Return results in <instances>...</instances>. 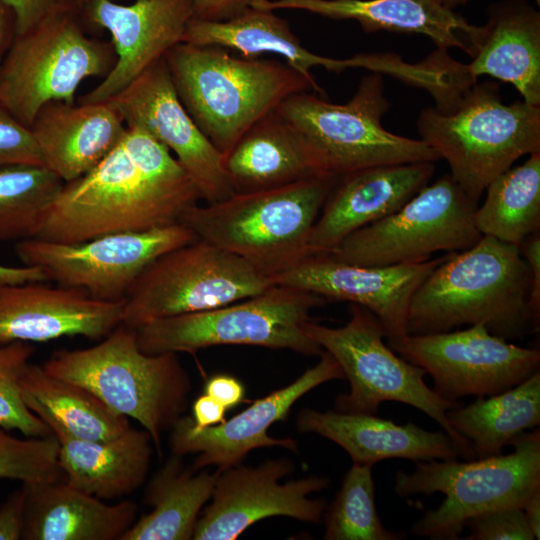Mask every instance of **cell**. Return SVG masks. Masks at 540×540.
I'll return each instance as SVG.
<instances>
[{
  "label": "cell",
  "instance_id": "6da1fadb",
  "mask_svg": "<svg viewBox=\"0 0 540 540\" xmlns=\"http://www.w3.org/2000/svg\"><path fill=\"white\" fill-rule=\"evenodd\" d=\"M200 192L168 148L127 126L120 143L87 174L64 183L33 238L80 243L107 234L179 223Z\"/></svg>",
  "mask_w": 540,
  "mask_h": 540
},
{
  "label": "cell",
  "instance_id": "7a4b0ae2",
  "mask_svg": "<svg viewBox=\"0 0 540 540\" xmlns=\"http://www.w3.org/2000/svg\"><path fill=\"white\" fill-rule=\"evenodd\" d=\"M530 269L514 244L482 236L452 252L414 292L407 335L484 324L494 335L516 339L537 327L529 309ZM538 328V327H537Z\"/></svg>",
  "mask_w": 540,
  "mask_h": 540
},
{
  "label": "cell",
  "instance_id": "3957f363",
  "mask_svg": "<svg viewBox=\"0 0 540 540\" xmlns=\"http://www.w3.org/2000/svg\"><path fill=\"white\" fill-rule=\"evenodd\" d=\"M164 59L184 108L222 155L289 96L324 95L315 79L287 63L240 58L219 46L182 42Z\"/></svg>",
  "mask_w": 540,
  "mask_h": 540
},
{
  "label": "cell",
  "instance_id": "277c9868",
  "mask_svg": "<svg viewBox=\"0 0 540 540\" xmlns=\"http://www.w3.org/2000/svg\"><path fill=\"white\" fill-rule=\"evenodd\" d=\"M338 177L232 196L188 209L179 223L197 239L233 253L272 279L311 256L309 238Z\"/></svg>",
  "mask_w": 540,
  "mask_h": 540
},
{
  "label": "cell",
  "instance_id": "5b68a950",
  "mask_svg": "<svg viewBox=\"0 0 540 540\" xmlns=\"http://www.w3.org/2000/svg\"><path fill=\"white\" fill-rule=\"evenodd\" d=\"M42 367L136 420L150 434L159 457L162 434L184 414L192 387L176 353L143 352L136 330L122 323L91 347L55 351Z\"/></svg>",
  "mask_w": 540,
  "mask_h": 540
},
{
  "label": "cell",
  "instance_id": "8992f818",
  "mask_svg": "<svg viewBox=\"0 0 540 540\" xmlns=\"http://www.w3.org/2000/svg\"><path fill=\"white\" fill-rule=\"evenodd\" d=\"M416 128L476 202L519 158L540 151V106L522 99L505 104L489 81H476L444 110L423 108Z\"/></svg>",
  "mask_w": 540,
  "mask_h": 540
},
{
  "label": "cell",
  "instance_id": "52a82bcc",
  "mask_svg": "<svg viewBox=\"0 0 540 540\" xmlns=\"http://www.w3.org/2000/svg\"><path fill=\"white\" fill-rule=\"evenodd\" d=\"M509 445L514 451L458 462H416L411 473L397 471L394 492L400 498L430 496L444 500L428 510L411 528L419 537L456 540L471 517L497 508L521 507L540 486V431H525Z\"/></svg>",
  "mask_w": 540,
  "mask_h": 540
},
{
  "label": "cell",
  "instance_id": "ba28073f",
  "mask_svg": "<svg viewBox=\"0 0 540 540\" xmlns=\"http://www.w3.org/2000/svg\"><path fill=\"white\" fill-rule=\"evenodd\" d=\"M316 94H293L276 111L300 135L320 173L339 177L372 166L440 159L421 139L383 127L381 119L390 103L382 74L370 72L362 77L344 104L331 103Z\"/></svg>",
  "mask_w": 540,
  "mask_h": 540
},
{
  "label": "cell",
  "instance_id": "9c48e42d",
  "mask_svg": "<svg viewBox=\"0 0 540 540\" xmlns=\"http://www.w3.org/2000/svg\"><path fill=\"white\" fill-rule=\"evenodd\" d=\"M303 329L334 357L349 382L348 392L335 399V411L374 415L383 402L404 403L436 421L450 436L461 457L474 459L470 444L451 428L446 416L461 403L436 394L424 381L426 371L399 356L384 342L385 331L372 312L351 303L349 320L343 326L327 327L310 320Z\"/></svg>",
  "mask_w": 540,
  "mask_h": 540
},
{
  "label": "cell",
  "instance_id": "30bf717a",
  "mask_svg": "<svg viewBox=\"0 0 540 540\" xmlns=\"http://www.w3.org/2000/svg\"><path fill=\"white\" fill-rule=\"evenodd\" d=\"M327 301L294 287L273 284L253 297L207 311L147 322L135 328L147 354L195 353L218 345L288 349L320 356L324 350L304 332L310 312Z\"/></svg>",
  "mask_w": 540,
  "mask_h": 540
},
{
  "label": "cell",
  "instance_id": "8fae6325",
  "mask_svg": "<svg viewBox=\"0 0 540 540\" xmlns=\"http://www.w3.org/2000/svg\"><path fill=\"white\" fill-rule=\"evenodd\" d=\"M77 11H59L15 36L0 64V104L29 127L51 101L74 104L80 84L104 78L116 55L81 28Z\"/></svg>",
  "mask_w": 540,
  "mask_h": 540
},
{
  "label": "cell",
  "instance_id": "7c38bea8",
  "mask_svg": "<svg viewBox=\"0 0 540 540\" xmlns=\"http://www.w3.org/2000/svg\"><path fill=\"white\" fill-rule=\"evenodd\" d=\"M274 283L239 256L202 240L152 261L124 299L121 323L147 322L218 308L253 297Z\"/></svg>",
  "mask_w": 540,
  "mask_h": 540
},
{
  "label": "cell",
  "instance_id": "4fadbf2b",
  "mask_svg": "<svg viewBox=\"0 0 540 540\" xmlns=\"http://www.w3.org/2000/svg\"><path fill=\"white\" fill-rule=\"evenodd\" d=\"M478 205L445 174L325 255L351 264L390 266L424 262L438 251H462L482 237L474 223Z\"/></svg>",
  "mask_w": 540,
  "mask_h": 540
},
{
  "label": "cell",
  "instance_id": "5bb4252c",
  "mask_svg": "<svg viewBox=\"0 0 540 540\" xmlns=\"http://www.w3.org/2000/svg\"><path fill=\"white\" fill-rule=\"evenodd\" d=\"M195 240L188 227L176 223L80 243L29 238L18 241L15 252L24 265L40 268L47 281L82 290L97 300L118 302L152 261Z\"/></svg>",
  "mask_w": 540,
  "mask_h": 540
},
{
  "label": "cell",
  "instance_id": "9a60e30c",
  "mask_svg": "<svg viewBox=\"0 0 540 540\" xmlns=\"http://www.w3.org/2000/svg\"><path fill=\"white\" fill-rule=\"evenodd\" d=\"M399 356L423 368L433 390L449 401L503 392L540 370V352L492 334L484 324L465 330L406 335L387 342Z\"/></svg>",
  "mask_w": 540,
  "mask_h": 540
},
{
  "label": "cell",
  "instance_id": "2e32d148",
  "mask_svg": "<svg viewBox=\"0 0 540 540\" xmlns=\"http://www.w3.org/2000/svg\"><path fill=\"white\" fill-rule=\"evenodd\" d=\"M293 469L290 460L281 458L218 470L212 501L199 516L192 539L235 540L254 523L273 516L319 523L326 504L309 495L326 489L330 480L312 475L280 483Z\"/></svg>",
  "mask_w": 540,
  "mask_h": 540
},
{
  "label": "cell",
  "instance_id": "e0dca14e",
  "mask_svg": "<svg viewBox=\"0 0 540 540\" xmlns=\"http://www.w3.org/2000/svg\"><path fill=\"white\" fill-rule=\"evenodd\" d=\"M126 126L139 127L163 144L196 184L201 199L214 203L234 194L223 155L181 103L164 57L110 99Z\"/></svg>",
  "mask_w": 540,
  "mask_h": 540
},
{
  "label": "cell",
  "instance_id": "ac0fdd59",
  "mask_svg": "<svg viewBox=\"0 0 540 540\" xmlns=\"http://www.w3.org/2000/svg\"><path fill=\"white\" fill-rule=\"evenodd\" d=\"M345 379L339 363L324 351L319 362L294 382L257 399L249 407L223 423L196 428L191 415H182L171 427V453L195 455L192 468L215 467L222 471L241 464L255 449L283 447L297 451L292 438H275L269 427L287 418L292 406L306 393L326 382Z\"/></svg>",
  "mask_w": 540,
  "mask_h": 540
},
{
  "label": "cell",
  "instance_id": "d6986e66",
  "mask_svg": "<svg viewBox=\"0 0 540 540\" xmlns=\"http://www.w3.org/2000/svg\"><path fill=\"white\" fill-rule=\"evenodd\" d=\"M446 257L415 264L364 266L328 255H311L271 281L311 292L326 301H347L365 307L380 321L390 342L407 335L411 298Z\"/></svg>",
  "mask_w": 540,
  "mask_h": 540
},
{
  "label": "cell",
  "instance_id": "ffe728a7",
  "mask_svg": "<svg viewBox=\"0 0 540 540\" xmlns=\"http://www.w3.org/2000/svg\"><path fill=\"white\" fill-rule=\"evenodd\" d=\"M88 21L111 35L116 61L101 82L79 103L105 101L183 42L193 18L192 0H135L129 5L90 0L82 11Z\"/></svg>",
  "mask_w": 540,
  "mask_h": 540
},
{
  "label": "cell",
  "instance_id": "44dd1931",
  "mask_svg": "<svg viewBox=\"0 0 540 540\" xmlns=\"http://www.w3.org/2000/svg\"><path fill=\"white\" fill-rule=\"evenodd\" d=\"M45 281L0 283V346L82 336L101 340L121 323L123 301Z\"/></svg>",
  "mask_w": 540,
  "mask_h": 540
},
{
  "label": "cell",
  "instance_id": "7402d4cb",
  "mask_svg": "<svg viewBox=\"0 0 540 540\" xmlns=\"http://www.w3.org/2000/svg\"><path fill=\"white\" fill-rule=\"evenodd\" d=\"M433 162L378 165L337 178L312 228L311 255H325L354 231L399 210L433 176Z\"/></svg>",
  "mask_w": 540,
  "mask_h": 540
},
{
  "label": "cell",
  "instance_id": "603a6c76",
  "mask_svg": "<svg viewBox=\"0 0 540 540\" xmlns=\"http://www.w3.org/2000/svg\"><path fill=\"white\" fill-rule=\"evenodd\" d=\"M464 64L477 81L488 75L513 85L530 105L540 106V13L525 0H501L469 38Z\"/></svg>",
  "mask_w": 540,
  "mask_h": 540
},
{
  "label": "cell",
  "instance_id": "cb8c5ba5",
  "mask_svg": "<svg viewBox=\"0 0 540 540\" xmlns=\"http://www.w3.org/2000/svg\"><path fill=\"white\" fill-rule=\"evenodd\" d=\"M126 129L111 100L78 104L51 101L30 126L43 165L64 183L95 168L120 143Z\"/></svg>",
  "mask_w": 540,
  "mask_h": 540
},
{
  "label": "cell",
  "instance_id": "d4e9b609",
  "mask_svg": "<svg viewBox=\"0 0 540 540\" xmlns=\"http://www.w3.org/2000/svg\"><path fill=\"white\" fill-rule=\"evenodd\" d=\"M301 433L320 435L343 448L355 464L391 458L414 461L453 460L460 455L444 431L425 430L412 422L397 424L376 414H354L306 408L297 415Z\"/></svg>",
  "mask_w": 540,
  "mask_h": 540
},
{
  "label": "cell",
  "instance_id": "484cf974",
  "mask_svg": "<svg viewBox=\"0 0 540 540\" xmlns=\"http://www.w3.org/2000/svg\"><path fill=\"white\" fill-rule=\"evenodd\" d=\"M260 9H297L333 20H354L366 33L389 31L427 36L438 50L467 53L471 25L440 0H251Z\"/></svg>",
  "mask_w": 540,
  "mask_h": 540
},
{
  "label": "cell",
  "instance_id": "4316f807",
  "mask_svg": "<svg viewBox=\"0 0 540 540\" xmlns=\"http://www.w3.org/2000/svg\"><path fill=\"white\" fill-rule=\"evenodd\" d=\"M24 540H120L133 525L137 505L107 504L66 482L22 484Z\"/></svg>",
  "mask_w": 540,
  "mask_h": 540
},
{
  "label": "cell",
  "instance_id": "83f0119b",
  "mask_svg": "<svg viewBox=\"0 0 540 540\" xmlns=\"http://www.w3.org/2000/svg\"><path fill=\"white\" fill-rule=\"evenodd\" d=\"M65 482L101 500L136 491L147 479L153 453L150 434L132 426L110 440H85L52 428Z\"/></svg>",
  "mask_w": 540,
  "mask_h": 540
},
{
  "label": "cell",
  "instance_id": "f1b7e54d",
  "mask_svg": "<svg viewBox=\"0 0 540 540\" xmlns=\"http://www.w3.org/2000/svg\"><path fill=\"white\" fill-rule=\"evenodd\" d=\"M183 42L229 48L248 58L260 54L278 55L289 66L310 79H314L310 70L315 66L341 73L348 68L367 69L370 65L367 53L356 54L347 59L315 54L303 46L286 19L276 15L273 10L252 6L224 21L192 18L187 25Z\"/></svg>",
  "mask_w": 540,
  "mask_h": 540
},
{
  "label": "cell",
  "instance_id": "f546056e",
  "mask_svg": "<svg viewBox=\"0 0 540 540\" xmlns=\"http://www.w3.org/2000/svg\"><path fill=\"white\" fill-rule=\"evenodd\" d=\"M223 166L234 194L324 175L300 135L276 109L254 123L223 155Z\"/></svg>",
  "mask_w": 540,
  "mask_h": 540
},
{
  "label": "cell",
  "instance_id": "4dcf8cb0",
  "mask_svg": "<svg viewBox=\"0 0 540 540\" xmlns=\"http://www.w3.org/2000/svg\"><path fill=\"white\" fill-rule=\"evenodd\" d=\"M218 474L187 468L182 456L171 453L146 486L144 500L152 510L135 520L120 540L192 539Z\"/></svg>",
  "mask_w": 540,
  "mask_h": 540
},
{
  "label": "cell",
  "instance_id": "1f68e13d",
  "mask_svg": "<svg viewBox=\"0 0 540 540\" xmlns=\"http://www.w3.org/2000/svg\"><path fill=\"white\" fill-rule=\"evenodd\" d=\"M20 389L28 408L50 429L73 437L110 440L131 427L129 418L112 411L88 389L50 375L41 365H27Z\"/></svg>",
  "mask_w": 540,
  "mask_h": 540
},
{
  "label": "cell",
  "instance_id": "d6a6232c",
  "mask_svg": "<svg viewBox=\"0 0 540 540\" xmlns=\"http://www.w3.org/2000/svg\"><path fill=\"white\" fill-rule=\"evenodd\" d=\"M446 416L470 444L474 459L499 455L515 437L540 424V370L503 392L451 409Z\"/></svg>",
  "mask_w": 540,
  "mask_h": 540
},
{
  "label": "cell",
  "instance_id": "836d02e7",
  "mask_svg": "<svg viewBox=\"0 0 540 540\" xmlns=\"http://www.w3.org/2000/svg\"><path fill=\"white\" fill-rule=\"evenodd\" d=\"M496 177L474 212L482 236L519 244L540 230V151Z\"/></svg>",
  "mask_w": 540,
  "mask_h": 540
},
{
  "label": "cell",
  "instance_id": "e575fe53",
  "mask_svg": "<svg viewBox=\"0 0 540 540\" xmlns=\"http://www.w3.org/2000/svg\"><path fill=\"white\" fill-rule=\"evenodd\" d=\"M64 182L44 165L0 168V242L33 238Z\"/></svg>",
  "mask_w": 540,
  "mask_h": 540
},
{
  "label": "cell",
  "instance_id": "d590c367",
  "mask_svg": "<svg viewBox=\"0 0 540 540\" xmlns=\"http://www.w3.org/2000/svg\"><path fill=\"white\" fill-rule=\"evenodd\" d=\"M326 540H401L406 534L388 530L375 502L372 466L355 464L343 478L333 502L324 512Z\"/></svg>",
  "mask_w": 540,
  "mask_h": 540
},
{
  "label": "cell",
  "instance_id": "8d00e7d4",
  "mask_svg": "<svg viewBox=\"0 0 540 540\" xmlns=\"http://www.w3.org/2000/svg\"><path fill=\"white\" fill-rule=\"evenodd\" d=\"M35 347L28 342L0 346V426L25 437L53 435L48 425L23 400L20 379Z\"/></svg>",
  "mask_w": 540,
  "mask_h": 540
},
{
  "label": "cell",
  "instance_id": "74e56055",
  "mask_svg": "<svg viewBox=\"0 0 540 540\" xmlns=\"http://www.w3.org/2000/svg\"><path fill=\"white\" fill-rule=\"evenodd\" d=\"M58 449L54 435L22 439L0 426V479L22 484L60 481Z\"/></svg>",
  "mask_w": 540,
  "mask_h": 540
},
{
  "label": "cell",
  "instance_id": "f35d334b",
  "mask_svg": "<svg viewBox=\"0 0 540 540\" xmlns=\"http://www.w3.org/2000/svg\"><path fill=\"white\" fill-rule=\"evenodd\" d=\"M465 540H533L521 507H503L477 514L465 523Z\"/></svg>",
  "mask_w": 540,
  "mask_h": 540
},
{
  "label": "cell",
  "instance_id": "ab89813d",
  "mask_svg": "<svg viewBox=\"0 0 540 540\" xmlns=\"http://www.w3.org/2000/svg\"><path fill=\"white\" fill-rule=\"evenodd\" d=\"M16 164L43 165L29 127L0 104V168Z\"/></svg>",
  "mask_w": 540,
  "mask_h": 540
},
{
  "label": "cell",
  "instance_id": "60d3db41",
  "mask_svg": "<svg viewBox=\"0 0 540 540\" xmlns=\"http://www.w3.org/2000/svg\"><path fill=\"white\" fill-rule=\"evenodd\" d=\"M2 2L14 16L15 36L27 32L56 12L73 10L79 13L74 0H2Z\"/></svg>",
  "mask_w": 540,
  "mask_h": 540
},
{
  "label": "cell",
  "instance_id": "b9f144b4",
  "mask_svg": "<svg viewBox=\"0 0 540 540\" xmlns=\"http://www.w3.org/2000/svg\"><path fill=\"white\" fill-rule=\"evenodd\" d=\"M519 250L525 259L531 274L529 309L535 325L540 317V234L536 232L519 244Z\"/></svg>",
  "mask_w": 540,
  "mask_h": 540
},
{
  "label": "cell",
  "instance_id": "7bdbcfd3",
  "mask_svg": "<svg viewBox=\"0 0 540 540\" xmlns=\"http://www.w3.org/2000/svg\"><path fill=\"white\" fill-rule=\"evenodd\" d=\"M23 489L13 492L0 506V540L22 539L24 528Z\"/></svg>",
  "mask_w": 540,
  "mask_h": 540
},
{
  "label": "cell",
  "instance_id": "ee69618b",
  "mask_svg": "<svg viewBox=\"0 0 540 540\" xmlns=\"http://www.w3.org/2000/svg\"><path fill=\"white\" fill-rule=\"evenodd\" d=\"M204 393L219 402L226 410L238 406L245 396L244 385L235 377L217 374L209 378Z\"/></svg>",
  "mask_w": 540,
  "mask_h": 540
},
{
  "label": "cell",
  "instance_id": "f6af8a7d",
  "mask_svg": "<svg viewBox=\"0 0 540 540\" xmlns=\"http://www.w3.org/2000/svg\"><path fill=\"white\" fill-rule=\"evenodd\" d=\"M251 0H192L193 18L203 21L228 20L250 6Z\"/></svg>",
  "mask_w": 540,
  "mask_h": 540
},
{
  "label": "cell",
  "instance_id": "bcb514c9",
  "mask_svg": "<svg viewBox=\"0 0 540 540\" xmlns=\"http://www.w3.org/2000/svg\"><path fill=\"white\" fill-rule=\"evenodd\" d=\"M226 409L206 393L198 396L192 404V421L196 428H205L223 423Z\"/></svg>",
  "mask_w": 540,
  "mask_h": 540
},
{
  "label": "cell",
  "instance_id": "7dc6e473",
  "mask_svg": "<svg viewBox=\"0 0 540 540\" xmlns=\"http://www.w3.org/2000/svg\"><path fill=\"white\" fill-rule=\"evenodd\" d=\"M35 281H46L45 275L38 267L27 265L10 267L0 264L1 284H21Z\"/></svg>",
  "mask_w": 540,
  "mask_h": 540
},
{
  "label": "cell",
  "instance_id": "c3c4849f",
  "mask_svg": "<svg viewBox=\"0 0 540 540\" xmlns=\"http://www.w3.org/2000/svg\"><path fill=\"white\" fill-rule=\"evenodd\" d=\"M15 36V20L10 9L0 0V64Z\"/></svg>",
  "mask_w": 540,
  "mask_h": 540
},
{
  "label": "cell",
  "instance_id": "681fc988",
  "mask_svg": "<svg viewBox=\"0 0 540 540\" xmlns=\"http://www.w3.org/2000/svg\"><path fill=\"white\" fill-rule=\"evenodd\" d=\"M526 522L535 539L540 538V486L528 497L522 506Z\"/></svg>",
  "mask_w": 540,
  "mask_h": 540
},
{
  "label": "cell",
  "instance_id": "f907efd6",
  "mask_svg": "<svg viewBox=\"0 0 540 540\" xmlns=\"http://www.w3.org/2000/svg\"><path fill=\"white\" fill-rule=\"evenodd\" d=\"M440 1L445 7L449 8L451 10H454L457 7H461V6L466 5L468 2H470L472 0H440Z\"/></svg>",
  "mask_w": 540,
  "mask_h": 540
},
{
  "label": "cell",
  "instance_id": "816d5d0a",
  "mask_svg": "<svg viewBox=\"0 0 540 540\" xmlns=\"http://www.w3.org/2000/svg\"><path fill=\"white\" fill-rule=\"evenodd\" d=\"M90 0H74L76 8L79 12L87 5Z\"/></svg>",
  "mask_w": 540,
  "mask_h": 540
},
{
  "label": "cell",
  "instance_id": "f5cc1de1",
  "mask_svg": "<svg viewBox=\"0 0 540 540\" xmlns=\"http://www.w3.org/2000/svg\"><path fill=\"white\" fill-rule=\"evenodd\" d=\"M534 1L537 3V5L540 4V0H534Z\"/></svg>",
  "mask_w": 540,
  "mask_h": 540
}]
</instances>
